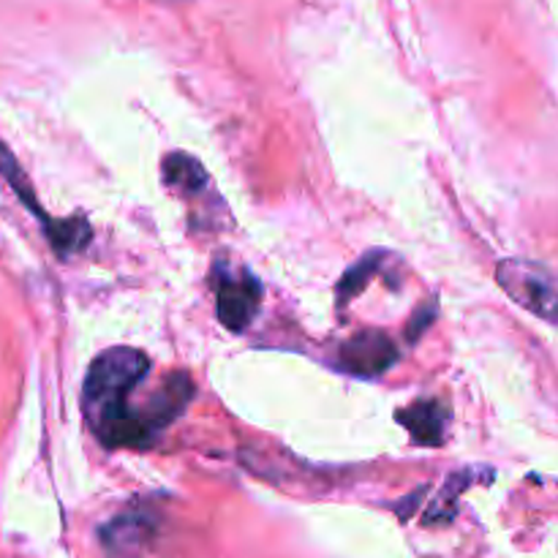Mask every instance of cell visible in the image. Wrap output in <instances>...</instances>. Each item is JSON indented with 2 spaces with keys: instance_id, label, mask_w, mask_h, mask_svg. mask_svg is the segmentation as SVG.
Masks as SVG:
<instances>
[{
  "instance_id": "obj_7",
  "label": "cell",
  "mask_w": 558,
  "mask_h": 558,
  "mask_svg": "<svg viewBox=\"0 0 558 558\" xmlns=\"http://www.w3.org/2000/svg\"><path fill=\"white\" fill-rule=\"evenodd\" d=\"M150 534V515L147 512H123L120 518H114L107 529H104V543L112 550H129L136 545L145 543V537Z\"/></svg>"
},
{
  "instance_id": "obj_9",
  "label": "cell",
  "mask_w": 558,
  "mask_h": 558,
  "mask_svg": "<svg viewBox=\"0 0 558 558\" xmlns=\"http://www.w3.org/2000/svg\"><path fill=\"white\" fill-rule=\"evenodd\" d=\"M379 265H381V256L371 254V256H365V259H360L352 270L343 272L341 283H338V305L352 303V300L363 292L365 283L376 276Z\"/></svg>"
},
{
  "instance_id": "obj_4",
  "label": "cell",
  "mask_w": 558,
  "mask_h": 558,
  "mask_svg": "<svg viewBox=\"0 0 558 558\" xmlns=\"http://www.w3.org/2000/svg\"><path fill=\"white\" fill-rule=\"evenodd\" d=\"M398 357H401V352L387 332L363 330L343 343L338 363L347 374L360 376V379H374V376L390 371L398 363Z\"/></svg>"
},
{
  "instance_id": "obj_3",
  "label": "cell",
  "mask_w": 558,
  "mask_h": 558,
  "mask_svg": "<svg viewBox=\"0 0 558 558\" xmlns=\"http://www.w3.org/2000/svg\"><path fill=\"white\" fill-rule=\"evenodd\" d=\"M213 287H216V314L227 330L243 332L254 322L262 300V283L245 267H229L218 262L213 267Z\"/></svg>"
},
{
  "instance_id": "obj_5",
  "label": "cell",
  "mask_w": 558,
  "mask_h": 558,
  "mask_svg": "<svg viewBox=\"0 0 558 558\" xmlns=\"http://www.w3.org/2000/svg\"><path fill=\"white\" fill-rule=\"evenodd\" d=\"M398 423L409 430L420 447H441L450 423V409L439 398H423L398 412Z\"/></svg>"
},
{
  "instance_id": "obj_6",
  "label": "cell",
  "mask_w": 558,
  "mask_h": 558,
  "mask_svg": "<svg viewBox=\"0 0 558 558\" xmlns=\"http://www.w3.org/2000/svg\"><path fill=\"white\" fill-rule=\"evenodd\" d=\"M163 183L178 191V194L196 196L210 185V178H207L205 167L194 156H189V153H169L163 158Z\"/></svg>"
},
{
  "instance_id": "obj_1",
  "label": "cell",
  "mask_w": 558,
  "mask_h": 558,
  "mask_svg": "<svg viewBox=\"0 0 558 558\" xmlns=\"http://www.w3.org/2000/svg\"><path fill=\"white\" fill-rule=\"evenodd\" d=\"M147 374H150V360L145 352L131 347L107 349L87 368L82 412L96 439L109 450L118 447L147 450L158 441L147 430L140 409L131 407V396Z\"/></svg>"
},
{
  "instance_id": "obj_8",
  "label": "cell",
  "mask_w": 558,
  "mask_h": 558,
  "mask_svg": "<svg viewBox=\"0 0 558 558\" xmlns=\"http://www.w3.org/2000/svg\"><path fill=\"white\" fill-rule=\"evenodd\" d=\"M47 238L60 256L76 254L90 243V223L82 216L65 218V221H49Z\"/></svg>"
},
{
  "instance_id": "obj_2",
  "label": "cell",
  "mask_w": 558,
  "mask_h": 558,
  "mask_svg": "<svg viewBox=\"0 0 558 558\" xmlns=\"http://www.w3.org/2000/svg\"><path fill=\"white\" fill-rule=\"evenodd\" d=\"M496 281L529 314L558 325V272L526 259H505L496 267Z\"/></svg>"
}]
</instances>
